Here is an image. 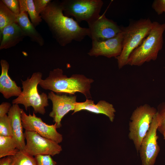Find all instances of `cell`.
Here are the masks:
<instances>
[{
  "instance_id": "cell-17",
  "label": "cell",
  "mask_w": 165,
  "mask_h": 165,
  "mask_svg": "<svg viewBox=\"0 0 165 165\" xmlns=\"http://www.w3.org/2000/svg\"><path fill=\"white\" fill-rule=\"evenodd\" d=\"M25 37L19 26L14 23L5 27L0 33V50L16 46Z\"/></svg>"
},
{
  "instance_id": "cell-5",
  "label": "cell",
  "mask_w": 165,
  "mask_h": 165,
  "mask_svg": "<svg viewBox=\"0 0 165 165\" xmlns=\"http://www.w3.org/2000/svg\"><path fill=\"white\" fill-rule=\"evenodd\" d=\"M42 75L41 72H35L30 78L28 77L25 81L21 79L23 90L18 97L12 101V103L23 105L26 111L32 107L35 113L44 115L45 107L49 105L48 95L45 93L39 94L37 89Z\"/></svg>"
},
{
  "instance_id": "cell-12",
  "label": "cell",
  "mask_w": 165,
  "mask_h": 165,
  "mask_svg": "<svg viewBox=\"0 0 165 165\" xmlns=\"http://www.w3.org/2000/svg\"><path fill=\"white\" fill-rule=\"evenodd\" d=\"M48 97L52 103V109L49 116L53 119L57 128H59L61 126V121L64 116L70 111H74L77 102L76 96L60 95L51 91Z\"/></svg>"
},
{
  "instance_id": "cell-9",
  "label": "cell",
  "mask_w": 165,
  "mask_h": 165,
  "mask_svg": "<svg viewBox=\"0 0 165 165\" xmlns=\"http://www.w3.org/2000/svg\"><path fill=\"white\" fill-rule=\"evenodd\" d=\"M24 133L26 141L24 150L33 156L38 155L54 156L62 151L58 143L35 132L25 130Z\"/></svg>"
},
{
  "instance_id": "cell-8",
  "label": "cell",
  "mask_w": 165,
  "mask_h": 165,
  "mask_svg": "<svg viewBox=\"0 0 165 165\" xmlns=\"http://www.w3.org/2000/svg\"><path fill=\"white\" fill-rule=\"evenodd\" d=\"M160 119L157 112L154 117L149 129L143 139L139 151L141 165H154L160 151L157 131Z\"/></svg>"
},
{
  "instance_id": "cell-3",
  "label": "cell",
  "mask_w": 165,
  "mask_h": 165,
  "mask_svg": "<svg viewBox=\"0 0 165 165\" xmlns=\"http://www.w3.org/2000/svg\"><path fill=\"white\" fill-rule=\"evenodd\" d=\"M165 23L152 22L151 30L141 43L130 55L127 65L140 66L146 62L155 61L163 46Z\"/></svg>"
},
{
  "instance_id": "cell-30",
  "label": "cell",
  "mask_w": 165,
  "mask_h": 165,
  "mask_svg": "<svg viewBox=\"0 0 165 165\" xmlns=\"http://www.w3.org/2000/svg\"><path fill=\"white\" fill-rule=\"evenodd\" d=\"M0 165H12L10 156L1 158Z\"/></svg>"
},
{
  "instance_id": "cell-21",
  "label": "cell",
  "mask_w": 165,
  "mask_h": 165,
  "mask_svg": "<svg viewBox=\"0 0 165 165\" xmlns=\"http://www.w3.org/2000/svg\"><path fill=\"white\" fill-rule=\"evenodd\" d=\"M17 15L11 11L0 1V33L6 27L16 23Z\"/></svg>"
},
{
  "instance_id": "cell-15",
  "label": "cell",
  "mask_w": 165,
  "mask_h": 165,
  "mask_svg": "<svg viewBox=\"0 0 165 165\" xmlns=\"http://www.w3.org/2000/svg\"><path fill=\"white\" fill-rule=\"evenodd\" d=\"M21 109L18 105L13 104L8 114L11 123L12 137L17 148L19 150H24L26 143L21 119Z\"/></svg>"
},
{
  "instance_id": "cell-26",
  "label": "cell",
  "mask_w": 165,
  "mask_h": 165,
  "mask_svg": "<svg viewBox=\"0 0 165 165\" xmlns=\"http://www.w3.org/2000/svg\"><path fill=\"white\" fill-rule=\"evenodd\" d=\"M37 165H56L57 163L50 155H38L35 157Z\"/></svg>"
},
{
  "instance_id": "cell-10",
  "label": "cell",
  "mask_w": 165,
  "mask_h": 165,
  "mask_svg": "<svg viewBox=\"0 0 165 165\" xmlns=\"http://www.w3.org/2000/svg\"><path fill=\"white\" fill-rule=\"evenodd\" d=\"M21 119L23 127L25 130L35 132L41 136L58 143L63 140L62 135L57 130L56 125H49L37 117L34 112L32 115H27L22 109Z\"/></svg>"
},
{
  "instance_id": "cell-6",
  "label": "cell",
  "mask_w": 165,
  "mask_h": 165,
  "mask_svg": "<svg viewBox=\"0 0 165 165\" xmlns=\"http://www.w3.org/2000/svg\"><path fill=\"white\" fill-rule=\"evenodd\" d=\"M157 112L155 108L145 104L138 107L131 114L129 124L128 137L132 141L138 152Z\"/></svg>"
},
{
  "instance_id": "cell-27",
  "label": "cell",
  "mask_w": 165,
  "mask_h": 165,
  "mask_svg": "<svg viewBox=\"0 0 165 165\" xmlns=\"http://www.w3.org/2000/svg\"><path fill=\"white\" fill-rule=\"evenodd\" d=\"M152 7L158 15L165 13V0H155L152 4Z\"/></svg>"
},
{
  "instance_id": "cell-29",
  "label": "cell",
  "mask_w": 165,
  "mask_h": 165,
  "mask_svg": "<svg viewBox=\"0 0 165 165\" xmlns=\"http://www.w3.org/2000/svg\"><path fill=\"white\" fill-rule=\"evenodd\" d=\"M11 106V104L9 102L2 103L0 105V118L8 113Z\"/></svg>"
},
{
  "instance_id": "cell-16",
  "label": "cell",
  "mask_w": 165,
  "mask_h": 165,
  "mask_svg": "<svg viewBox=\"0 0 165 165\" xmlns=\"http://www.w3.org/2000/svg\"><path fill=\"white\" fill-rule=\"evenodd\" d=\"M0 64L2 71L0 76V92L6 99L13 96L18 97L22 91L21 87L18 86L8 75L9 63L6 60L2 59Z\"/></svg>"
},
{
  "instance_id": "cell-19",
  "label": "cell",
  "mask_w": 165,
  "mask_h": 165,
  "mask_svg": "<svg viewBox=\"0 0 165 165\" xmlns=\"http://www.w3.org/2000/svg\"><path fill=\"white\" fill-rule=\"evenodd\" d=\"M20 12H26L29 14L31 22L36 27L42 21L40 15L37 12L33 0H19Z\"/></svg>"
},
{
  "instance_id": "cell-13",
  "label": "cell",
  "mask_w": 165,
  "mask_h": 165,
  "mask_svg": "<svg viewBox=\"0 0 165 165\" xmlns=\"http://www.w3.org/2000/svg\"><path fill=\"white\" fill-rule=\"evenodd\" d=\"M123 41L122 31L112 38L101 42L92 41L91 47L88 54L91 56H101L109 58H116L121 53Z\"/></svg>"
},
{
  "instance_id": "cell-28",
  "label": "cell",
  "mask_w": 165,
  "mask_h": 165,
  "mask_svg": "<svg viewBox=\"0 0 165 165\" xmlns=\"http://www.w3.org/2000/svg\"><path fill=\"white\" fill-rule=\"evenodd\" d=\"M33 0L36 11L37 13L40 15L52 1L51 0Z\"/></svg>"
},
{
  "instance_id": "cell-7",
  "label": "cell",
  "mask_w": 165,
  "mask_h": 165,
  "mask_svg": "<svg viewBox=\"0 0 165 165\" xmlns=\"http://www.w3.org/2000/svg\"><path fill=\"white\" fill-rule=\"evenodd\" d=\"M61 3L65 16L74 17L78 23H88L100 15L103 2L101 0H63Z\"/></svg>"
},
{
  "instance_id": "cell-23",
  "label": "cell",
  "mask_w": 165,
  "mask_h": 165,
  "mask_svg": "<svg viewBox=\"0 0 165 165\" xmlns=\"http://www.w3.org/2000/svg\"><path fill=\"white\" fill-rule=\"evenodd\" d=\"M0 135L13 137L11 123L6 114L0 118Z\"/></svg>"
},
{
  "instance_id": "cell-4",
  "label": "cell",
  "mask_w": 165,
  "mask_h": 165,
  "mask_svg": "<svg viewBox=\"0 0 165 165\" xmlns=\"http://www.w3.org/2000/svg\"><path fill=\"white\" fill-rule=\"evenodd\" d=\"M152 22L149 18L132 21L127 27H122L123 48L120 54L116 58L119 69L127 65L129 56L149 34Z\"/></svg>"
},
{
  "instance_id": "cell-24",
  "label": "cell",
  "mask_w": 165,
  "mask_h": 165,
  "mask_svg": "<svg viewBox=\"0 0 165 165\" xmlns=\"http://www.w3.org/2000/svg\"><path fill=\"white\" fill-rule=\"evenodd\" d=\"M157 112L160 119L157 130L163 134L165 131V102L160 105L158 107Z\"/></svg>"
},
{
  "instance_id": "cell-11",
  "label": "cell",
  "mask_w": 165,
  "mask_h": 165,
  "mask_svg": "<svg viewBox=\"0 0 165 165\" xmlns=\"http://www.w3.org/2000/svg\"><path fill=\"white\" fill-rule=\"evenodd\" d=\"M92 41L101 42L113 38L122 31V27L105 15H100L87 23Z\"/></svg>"
},
{
  "instance_id": "cell-31",
  "label": "cell",
  "mask_w": 165,
  "mask_h": 165,
  "mask_svg": "<svg viewBox=\"0 0 165 165\" xmlns=\"http://www.w3.org/2000/svg\"><path fill=\"white\" fill-rule=\"evenodd\" d=\"M162 134L163 135V136L164 139L165 140V131Z\"/></svg>"
},
{
  "instance_id": "cell-14",
  "label": "cell",
  "mask_w": 165,
  "mask_h": 165,
  "mask_svg": "<svg viewBox=\"0 0 165 165\" xmlns=\"http://www.w3.org/2000/svg\"><path fill=\"white\" fill-rule=\"evenodd\" d=\"M82 110H86L96 113L101 114L107 116L111 122H113L116 112L113 105L104 100H101L97 104L91 99H86L83 102H77L72 114Z\"/></svg>"
},
{
  "instance_id": "cell-1",
  "label": "cell",
  "mask_w": 165,
  "mask_h": 165,
  "mask_svg": "<svg viewBox=\"0 0 165 165\" xmlns=\"http://www.w3.org/2000/svg\"><path fill=\"white\" fill-rule=\"evenodd\" d=\"M40 15L59 44L65 46L73 41L81 42L89 35L88 28L81 27L72 17L65 16L61 1H51Z\"/></svg>"
},
{
  "instance_id": "cell-2",
  "label": "cell",
  "mask_w": 165,
  "mask_h": 165,
  "mask_svg": "<svg viewBox=\"0 0 165 165\" xmlns=\"http://www.w3.org/2000/svg\"><path fill=\"white\" fill-rule=\"evenodd\" d=\"M94 80L82 75L75 74L68 77L59 68L50 72L46 79H42L39 85L45 90L57 93L75 94L76 92L83 94L86 99L91 98L90 90Z\"/></svg>"
},
{
  "instance_id": "cell-25",
  "label": "cell",
  "mask_w": 165,
  "mask_h": 165,
  "mask_svg": "<svg viewBox=\"0 0 165 165\" xmlns=\"http://www.w3.org/2000/svg\"><path fill=\"white\" fill-rule=\"evenodd\" d=\"M2 2L13 13L16 15L20 13L19 0H1Z\"/></svg>"
},
{
  "instance_id": "cell-18",
  "label": "cell",
  "mask_w": 165,
  "mask_h": 165,
  "mask_svg": "<svg viewBox=\"0 0 165 165\" xmlns=\"http://www.w3.org/2000/svg\"><path fill=\"white\" fill-rule=\"evenodd\" d=\"M16 23L20 27L25 37H29L31 41L37 43L40 46L44 44V40L30 21L27 12H21L17 15Z\"/></svg>"
},
{
  "instance_id": "cell-22",
  "label": "cell",
  "mask_w": 165,
  "mask_h": 165,
  "mask_svg": "<svg viewBox=\"0 0 165 165\" xmlns=\"http://www.w3.org/2000/svg\"><path fill=\"white\" fill-rule=\"evenodd\" d=\"M9 156L12 165H37L35 158L24 150H19Z\"/></svg>"
},
{
  "instance_id": "cell-20",
  "label": "cell",
  "mask_w": 165,
  "mask_h": 165,
  "mask_svg": "<svg viewBox=\"0 0 165 165\" xmlns=\"http://www.w3.org/2000/svg\"><path fill=\"white\" fill-rule=\"evenodd\" d=\"M19 150L11 137L0 135V158L15 154Z\"/></svg>"
}]
</instances>
